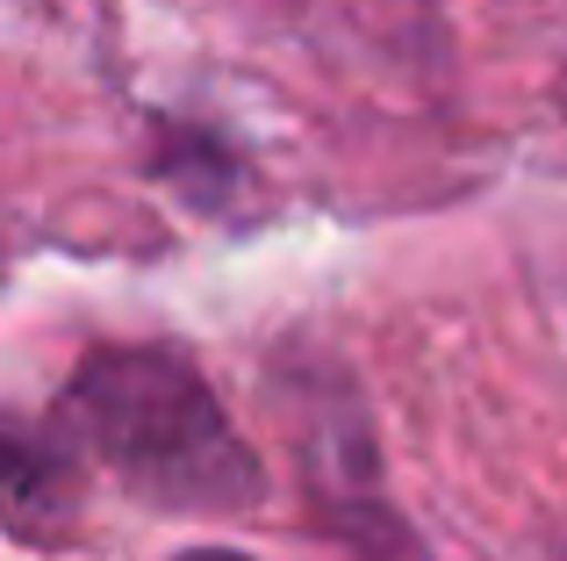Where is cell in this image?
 Masks as SVG:
<instances>
[{"label": "cell", "mask_w": 567, "mask_h": 561, "mask_svg": "<svg viewBox=\"0 0 567 561\" xmlns=\"http://www.w3.org/2000/svg\"><path fill=\"white\" fill-rule=\"evenodd\" d=\"M166 173H173V187H187V195L202 202V210H230L223 187L237 181V159L223 152V144L194 137V130H173L166 137Z\"/></svg>", "instance_id": "obj_3"}, {"label": "cell", "mask_w": 567, "mask_h": 561, "mask_svg": "<svg viewBox=\"0 0 567 561\" xmlns=\"http://www.w3.org/2000/svg\"><path fill=\"white\" fill-rule=\"evenodd\" d=\"M65 432L158 511H251L266 490L216 389L181 346H101L65 381Z\"/></svg>", "instance_id": "obj_1"}, {"label": "cell", "mask_w": 567, "mask_h": 561, "mask_svg": "<svg viewBox=\"0 0 567 561\" xmlns=\"http://www.w3.org/2000/svg\"><path fill=\"white\" fill-rule=\"evenodd\" d=\"M181 561H251V554H237V548H187Z\"/></svg>", "instance_id": "obj_4"}, {"label": "cell", "mask_w": 567, "mask_h": 561, "mask_svg": "<svg viewBox=\"0 0 567 561\" xmlns=\"http://www.w3.org/2000/svg\"><path fill=\"white\" fill-rule=\"evenodd\" d=\"M554 101H560V109H567V72H560V86H554Z\"/></svg>", "instance_id": "obj_5"}, {"label": "cell", "mask_w": 567, "mask_h": 561, "mask_svg": "<svg viewBox=\"0 0 567 561\" xmlns=\"http://www.w3.org/2000/svg\"><path fill=\"white\" fill-rule=\"evenodd\" d=\"M72 497H80V482H72V447L65 439H37L29 425H14V447H8V511H14V533L37 540L43 519L37 511H51V526L72 511Z\"/></svg>", "instance_id": "obj_2"}]
</instances>
